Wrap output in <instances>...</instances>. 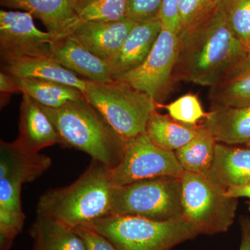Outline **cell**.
I'll return each instance as SVG.
<instances>
[{
	"label": "cell",
	"mask_w": 250,
	"mask_h": 250,
	"mask_svg": "<svg viewBox=\"0 0 250 250\" xmlns=\"http://www.w3.org/2000/svg\"><path fill=\"white\" fill-rule=\"evenodd\" d=\"M178 36L173 83L190 82L211 88L226 80L249 56L228 22L223 3Z\"/></svg>",
	"instance_id": "obj_1"
},
{
	"label": "cell",
	"mask_w": 250,
	"mask_h": 250,
	"mask_svg": "<svg viewBox=\"0 0 250 250\" xmlns=\"http://www.w3.org/2000/svg\"><path fill=\"white\" fill-rule=\"evenodd\" d=\"M115 188L111 169L93 160L75 182L42 194L37 215L57 219L72 228L85 226L111 214Z\"/></svg>",
	"instance_id": "obj_2"
},
{
	"label": "cell",
	"mask_w": 250,
	"mask_h": 250,
	"mask_svg": "<svg viewBox=\"0 0 250 250\" xmlns=\"http://www.w3.org/2000/svg\"><path fill=\"white\" fill-rule=\"evenodd\" d=\"M41 106L57 129L61 146L86 153L111 170L119 165L126 140L85 98L57 108Z\"/></svg>",
	"instance_id": "obj_3"
},
{
	"label": "cell",
	"mask_w": 250,
	"mask_h": 250,
	"mask_svg": "<svg viewBox=\"0 0 250 250\" xmlns=\"http://www.w3.org/2000/svg\"><path fill=\"white\" fill-rule=\"evenodd\" d=\"M85 227L107 238L118 250H170L200 235L184 216L161 221L111 214Z\"/></svg>",
	"instance_id": "obj_4"
},
{
	"label": "cell",
	"mask_w": 250,
	"mask_h": 250,
	"mask_svg": "<svg viewBox=\"0 0 250 250\" xmlns=\"http://www.w3.org/2000/svg\"><path fill=\"white\" fill-rule=\"evenodd\" d=\"M83 95L126 141L146 133L148 120L157 109L150 95L124 81L86 80Z\"/></svg>",
	"instance_id": "obj_5"
},
{
	"label": "cell",
	"mask_w": 250,
	"mask_h": 250,
	"mask_svg": "<svg viewBox=\"0 0 250 250\" xmlns=\"http://www.w3.org/2000/svg\"><path fill=\"white\" fill-rule=\"evenodd\" d=\"M181 181L183 216L199 234L228 231L236 216L237 198L202 174L185 171Z\"/></svg>",
	"instance_id": "obj_6"
},
{
	"label": "cell",
	"mask_w": 250,
	"mask_h": 250,
	"mask_svg": "<svg viewBox=\"0 0 250 250\" xmlns=\"http://www.w3.org/2000/svg\"><path fill=\"white\" fill-rule=\"evenodd\" d=\"M111 214L161 221L183 216L181 178L157 177L116 186Z\"/></svg>",
	"instance_id": "obj_7"
},
{
	"label": "cell",
	"mask_w": 250,
	"mask_h": 250,
	"mask_svg": "<svg viewBox=\"0 0 250 250\" xmlns=\"http://www.w3.org/2000/svg\"><path fill=\"white\" fill-rule=\"evenodd\" d=\"M126 142L121 162L111 170L116 187L157 177L182 178L185 170L175 153L156 146L146 133Z\"/></svg>",
	"instance_id": "obj_8"
},
{
	"label": "cell",
	"mask_w": 250,
	"mask_h": 250,
	"mask_svg": "<svg viewBox=\"0 0 250 250\" xmlns=\"http://www.w3.org/2000/svg\"><path fill=\"white\" fill-rule=\"evenodd\" d=\"M178 34L163 28L150 53L140 66L114 80H121L162 104L174 84L172 72L178 52Z\"/></svg>",
	"instance_id": "obj_9"
},
{
	"label": "cell",
	"mask_w": 250,
	"mask_h": 250,
	"mask_svg": "<svg viewBox=\"0 0 250 250\" xmlns=\"http://www.w3.org/2000/svg\"><path fill=\"white\" fill-rule=\"evenodd\" d=\"M54 39L38 29L27 11H0L1 61L20 57H50Z\"/></svg>",
	"instance_id": "obj_10"
},
{
	"label": "cell",
	"mask_w": 250,
	"mask_h": 250,
	"mask_svg": "<svg viewBox=\"0 0 250 250\" xmlns=\"http://www.w3.org/2000/svg\"><path fill=\"white\" fill-rule=\"evenodd\" d=\"M137 23L127 18L116 22H82L68 37L110 65Z\"/></svg>",
	"instance_id": "obj_11"
},
{
	"label": "cell",
	"mask_w": 250,
	"mask_h": 250,
	"mask_svg": "<svg viewBox=\"0 0 250 250\" xmlns=\"http://www.w3.org/2000/svg\"><path fill=\"white\" fill-rule=\"evenodd\" d=\"M75 0H0L10 9H21L40 20L54 40L70 36L82 22Z\"/></svg>",
	"instance_id": "obj_12"
},
{
	"label": "cell",
	"mask_w": 250,
	"mask_h": 250,
	"mask_svg": "<svg viewBox=\"0 0 250 250\" xmlns=\"http://www.w3.org/2000/svg\"><path fill=\"white\" fill-rule=\"evenodd\" d=\"M14 142L22 150L33 153L59 144L58 133L48 116L37 102L25 94L20 108L19 136Z\"/></svg>",
	"instance_id": "obj_13"
},
{
	"label": "cell",
	"mask_w": 250,
	"mask_h": 250,
	"mask_svg": "<svg viewBox=\"0 0 250 250\" xmlns=\"http://www.w3.org/2000/svg\"><path fill=\"white\" fill-rule=\"evenodd\" d=\"M50 57L67 70L91 82L113 81L111 67L70 37L54 40Z\"/></svg>",
	"instance_id": "obj_14"
},
{
	"label": "cell",
	"mask_w": 250,
	"mask_h": 250,
	"mask_svg": "<svg viewBox=\"0 0 250 250\" xmlns=\"http://www.w3.org/2000/svg\"><path fill=\"white\" fill-rule=\"evenodd\" d=\"M162 29L159 18L138 22L134 26L116 59L110 64L113 80L134 70L144 62Z\"/></svg>",
	"instance_id": "obj_15"
},
{
	"label": "cell",
	"mask_w": 250,
	"mask_h": 250,
	"mask_svg": "<svg viewBox=\"0 0 250 250\" xmlns=\"http://www.w3.org/2000/svg\"><path fill=\"white\" fill-rule=\"evenodd\" d=\"M202 175L226 190L250 184V146L238 147L217 143L213 164Z\"/></svg>",
	"instance_id": "obj_16"
},
{
	"label": "cell",
	"mask_w": 250,
	"mask_h": 250,
	"mask_svg": "<svg viewBox=\"0 0 250 250\" xmlns=\"http://www.w3.org/2000/svg\"><path fill=\"white\" fill-rule=\"evenodd\" d=\"M217 143L234 146L250 141V104L241 107L212 105L202 121Z\"/></svg>",
	"instance_id": "obj_17"
},
{
	"label": "cell",
	"mask_w": 250,
	"mask_h": 250,
	"mask_svg": "<svg viewBox=\"0 0 250 250\" xmlns=\"http://www.w3.org/2000/svg\"><path fill=\"white\" fill-rule=\"evenodd\" d=\"M4 71L18 78H35L70 85L84 93L86 80H83L49 57H20L3 61Z\"/></svg>",
	"instance_id": "obj_18"
},
{
	"label": "cell",
	"mask_w": 250,
	"mask_h": 250,
	"mask_svg": "<svg viewBox=\"0 0 250 250\" xmlns=\"http://www.w3.org/2000/svg\"><path fill=\"white\" fill-rule=\"evenodd\" d=\"M52 165V159L40 153L22 150L14 142L0 143V178L21 184L34 182Z\"/></svg>",
	"instance_id": "obj_19"
},
{
	"label": "cell",
	"mask_w": 250,
	"mask_h": 250,
	"mask_svg": "<svg viewBox=\"0 0 250 250\" xmlns=\"http://www.w3.org/2000/svg\"><path fill=\"white\" fill-rule=\"evenodd\" d=\"M29 234L34 240L33 250H87L75 229L50 217L37 215Z\"/></svg>",
	"instance_id": "obj_20"
},
{
	"label": "cell",
	"mask_w": 250,
	"mask_h": 250,
	"mask_svg": "<svg viewBox=\"0 0 250 250\" xmlns=\"http://www.w3.org/2000/svg\"><path fill=\"white\" fill-rule=\"evenodd\" d=\"M200 128V125L184 124L155 110L148 120L146 134L156 146L175 152L191 141Z\"/></svg>",
	"instance_id": "obj_21"
},
{
	"label": "cell",
	"mask_w": 250,
	"mask_h": 250,
	"mask_svg": "<svg viewBox=\"0 0 250 250\" xmlns=\"http://www.w3.org/2000/svg\"><path fill=\"white\" fill-rule=\"evenodd\" d=\"M11 77L21 93L46 107H62L70 102L85 98L80 90L63 83L40 79Z\"/></svg>",
	"instance_id": "obj_22"
},
{
	"label": "cell",
	"mask_w": 250,
	"mask_h": 250,
	"mask_svg": "<svg viewBox=\"0 0 250 250\" xmlns=\"http://www.w3.org/2000/svg\"><path fill=\"white\" fill-rule=\"evenodd\" d=\"M212 105L241 107L250 104V53L234 72L220 84L209 88Z\"/></svg>",
	"instance_id": "obj_23"
},
{
	"label": "cell",
	"mask_w": 250,
	"mask_h": 250,
	"mask_svg": "<svg viewBox=\"0 0 250 250\" xmlns=\"http://www.w3.org/2000/svg\"><path fill=\"white\" fill-rule=\"evenodd\" d=\"M216 143L211 133L200 125L196 136L174 153L184 170L203 174L210 168L214 160Z\"/></svg>",
	"instance_id": "obj_24"
},
{
	"label": "cell",
	"mask_w": 250,
	"mask_h": 250,
	"mask_svg": "<svg viewBox=\"0 0 250 250\" xmlns=\"http://www.w3.org/2000/svg\"><path fill=\"white\" fill-rule=\"evenodd\" d=\"M128 0H75L82 22H116L126 19Z\"/></svg>",
	"instance_id": "obj_25"
},
{
	"label": "cell",
	"mask_w": 250,
	"mask_h": 250,
	"mask_svg": "<svg viewBox=\"0 0 250 250\" xmlns=\"http://www.w3.org/2000/svg\"><path fill=\"white\" fill-rule=\"evenodd\" d=\"M156 106L157 108H166L172 119L184 124L198 125L207 115L196 94H186L168 104L157 103Z\"/></svg>",
	"instance_id": "obj_26"
},
{
	"label": "cell",
	"mask_w": 250,
	"mask_h": 250,
	"mask_svg": "<svg viewBox=\"0 0 250 250\" xmlns=\"http://www.w3.org/2000/svg\"><path fill=\"white\" fill-rule=\"evenodd\" d=\"M223 6L233 32L247 46L250 39V0H225Z\"/></svg>",
	"instance_id": "obj_27"
},
{
	"label": "cell",
	"mask_w": 250,
	"mask_h": 250,
	"mask_svg": "<svg viewBox=\"0 0 250 250\" xmlns=\"http://www.w3.org/2000/svg\"><path fill=\"white\" fill-rule=\"evenodd\" d=\"M218 6L212 0H180L179 4V19L180 32L196 25L208 16Z\"/></svg>",
	"instance_id": "obj_28"
},
{
	"label": "cell",
	"mask_w": 250,
	"mask_h": 250,
	"mask_svg": "<svg viewBox=\"0 0 250 250\" xmlns=\"http://www.w3.org/2000/svg\"><path fill=\"white\" fill-rule=\"evenodd\" d=\"M26 216L22 210L0 207V250H9L22 231Z\"/></svg>",
	"instance_id": "obj_29"
},
{
	"label": "cell",
	"mask_w": 250,
	"mask_h": 250,
	"mask_svg": "<svg viewBox=\"0 0 250 250\" xmlns=\"http://www.w3.org/2000/svg\"><path fill=\"white\" fill-rule=\"evenodd\" d=\"M163 0H128L126 18L142 22L159 18Z\"/></svg>",
	"instance_id": "obj_30"
},
{
	"label": "cell",
	"mask_w": 250,
	"mask_h": 250,
	"mask_svg": "<svg viewBox=\"0 0 250 250\" xmlns=\"http://www.w3.org/2000/svg\"><path fill=\"white\" fill-rule=\"evenodd\" d=\"M22 184L6 178H0V207L22 210L21 192Z\"/></svg>",
	"instance_id": "obj_31"
},
{
	"label": "cell",
	"mask_w": 250,
	"mask_h": 250,
	"mask_svg": "<svg viewBox=\"0 0 250 250\" xmlns=\"http://www.w3.org/2000/svg\"><path fill=\"white\" fill-rule=\"evenodd\" d=\"M74 229L84 242L87 250H118L107 238L93 229L85 226Z\"/></svg>",
	"instance_id": "obj_32"
},
{
	"label": "cell",
	"mask_w": 250,
	"mask_h": 250,
	"mask_svg": "<svg viewBox=\"0 0 250 250\" xmlns=\"http://www.w3.org/2000/svg\"><path fill=\"white\" fill-rule=\"evenodd\" d=\"M180 0H163L159 14L163 28L168 29L175 34L180 32L179 19V4Z\"/></svg>",
	"instance_id": "obj_33"
},
{
	"label": "cell",
	"mask_w": 250,
	"mask_h": 250,
	"mask_svg": "<svg viewBox=\"0 0 250 250\" xmlns=\"http://www.w3.org/2000/svg\"><path fill=\"white\" fill-rule=\"evenodd\" d=\"M20 90L12 77L1 71L0 73V102L1 106H6L13 94L19 93Z\"/></svg>",
	"instance_id": "obj_34"
},
{
	"label": "cell",
	"mask_w": 250,
	"mask_h": 250,
	"mask_svg": "<svg viewBox=\"0 0 250 250\" xmlns=\"http://www.w3.org/2000/svg\"><path fill=\"white\" fill-rule=\"evenodd\" d=\"M241 242L239 250H250V219L241 220Z\"/></svg>",
	"instance_id": "obj_35"
},
{
	"label": "cell",
	"mask_w": 250,
	"mask_h": 250,
	"mask_svg": "<svg viewBox=\"0 0 250 250\" xmlns=\"http://www.w3.org/2000/svg\"><path fill=\"white\" fill-rule=\"evenodd\" d=\"M227 195L228 196L237 199L238 197H248L250 199V184L228 188L227 189ZM249 210L250 211V202L249 204Z\"/></svg>",
	"instance_id": "obj_36"
},
{
	"label": "cell",
	"mask_w": 250,
	"mask_h": 250,
	"mask_svg": "<svg viewBox=\"0 0 250 250\" xmlns=\"http://www.w3.org/2000/svg\"><path fill=\"white\" fill-rule=\"evenodd\" d=\"M215 6H220V4L225 2V0H212Z\"/></svg>",
	"instance_id": "obj_37"
},
{
	"label": "cell",
	"mask_w": 250,
	"mask_h": 250,
	"mask_svg": "<svg viewBox=\"0 0 250 250\" xmlns=\"http://www.w3.org/2000/svg\"><path fill=\"white\" fill-rule=\"evenodd\" d=\"M247 47H248V51H249V52L250 53V39L249 42H248V45H247Z\"/></svg>",
	"instance_id": "obj_38"
},
{
	"label": "cell",
	"mask_w": 250,
	"mask_h": 250,
	"mask_svg": "<svg viewBox=\"0 0 250 250\" xmlns=\"http://www.w3.org/2000/svg\"><path fill=\"white\" fill-rule=\"evenodd\" d=\"M246 146H250V141H249V142L247 143Z\"/></svg>",
	"instance_id": "obj_39"
}]
</instances>
